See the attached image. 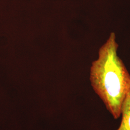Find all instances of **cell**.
<instances>
[{"label":"cell","mask_w":130,"mask_h":130,"mask_svg":"<svg viewBox=\"0 0 130 130\" xmlns=\"http://www.w3.org/2000/svg\"><path fill=\"white\" fill-rule=\"evenodd\" d=\"M119 45L110 33L92 63L90 81L93 90L114 119L121 116L122 105L130 92V74L118 54Z\"/></svg>","instance_id":"6da1fadb"},{"label":"cell","mask_w":130,"mask_h":130,"mask_svg":"<svg viewBox=\"0 0 130 130\" xmlns=\"http://www.w3.org/2000/svg\"><path fill=\"white\" fill-rule=\"evenodd\" d=\"M121 124L117 130H130V92L127 94L122 105Z\"/></svg>","instance_id":"7a4b0ae2"}]
</instances>
